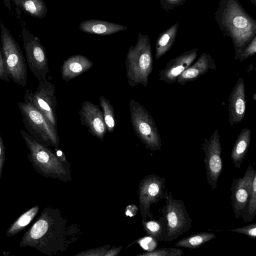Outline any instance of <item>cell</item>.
<instances>
[{
  "instance_id": "cell-13",
  "label": "cell",
  "mask_w": 256,
  "mask_h": 256,
  "mask_svg": "<svg viewBox=\"0 0 256 256\" xmlns=\"http://www.w3.org/2000/svg\"><path fill=\"white\" fill-rule=\"evenodd\" d=\"M255 171L250 164L244 176L234 179L231 184V204L236 219L241 216L248 202Z\"/></svg>"
},
{
  "instance_id": "cell-12",
  "label": "cell",
  "mask_w": 256,
  "mask_h": 256,
  "mask_svg": "<svg viewBox=\"0 0 256 256\" xmlns=\"http://www.w3.org/2000/svg\"><path fill=\"white\" fill-rule=\"evenodd\" d=\"M202 146L201 149L205 154L204 162L207 182L213 190L217 188L218 181L222 170V149L218 129L215 130L208 140L205 138Z\"/></svg>"
},
{
  "instance_id": "cell-7",
  "label": "cell",
  "mask_w": 256,
  "mask_h": 256,
  "mask_svg": "<svg viewBox=\"0 0 256 256\" xmlns=\"http://www.w3.org/2000/svg\"><path fill=\"white\" fill-rule=\"evenodd\" d=\"M166 188L164 198L166 204L160 212L164 218L167 230L163 241L170 242L188 231L192 227V219L190 217L184 202L181 200L172 197L171 192Z\"/></svg>"
},
{
  "instance_id": "cell-31",
  "label": "cell",
  "mask_w": 256,
  "mask_h": 256,
  "mask_svg": "<svg viewBox=\"0 0 256 256\" xmlns=\"http://www.w3.org/2000/svg\"><path fill=\"white\" fill-rule=\"evenodd\" d=\"M10 78L6 68L0 41V79L6 82H10Z\"/></svg>"
},
{
  "instance_id": "cell-29",
  "label": "cell",
  "mask_w": 256,
  "mask_h": 256,
  "mask_svg": "<svg viewBox=\"0 0 256 256\" xmlns=\"http://www.w3.org/2000/svg\"><path fill=\"white\" fill-rule=\"evenodd\" d=\"M256 53V36H254L240 54L238 60L240 62Z\"/></svg>"
},
{
  "instance_id": "cell-3",
  "label": "cell",
  "mask_w": 256,
  "mask_h": 256,
  "mask_svg": "<svg viewBox=\"0 0 256 256\" xmlns=\"http://www.w3.org/2000/svg\"><path fill=\"white\" fill-rule=\"evenodd\" d=\"M125 64L129 86L134 87L140 84L146 87L153 68L151 44L148 35L138 33L136 45L128 50Z\"/></svg>"
},
{
  "instance_id": "cell-32",
  "label": "cell",
  "mask_w": 256,
  "mask_h": 256,
  "mask_svg": "<svg viewBox=\"0 0 256 256\" xmlns=\"http://www.w3.org/2000/svg\"><path fill=\"white\" fill-rule=\"evenodd\" d=\"M137 242L142 248L148 252L152 250L157 246V240L150 236L142 238Z\"/></svg>"
},
{
  "instance_id": "cell-36",
  "label": "cell",
  "mask_w": 256,
  "mask_h": 256,
  "mask_svg": "<svg viewBox=\"0 0 256 256\" xmlns=\"http://www.w3.org/2000/svg\"><path fill=\"white\" fill-rule=\"evenodd\" d=\"M138 209L136 205H129L126 208L125 214L127 216H133L138 213Z\"/></svg>"
},
{
  "instance_id": "cell-5",
  "label": "cell",
  "mask_w": 256,
  "mask_h": 256,
  "mask_svg": "<svg viewBox=\"0 0 256 256\" xmlns=\"http://www.w3.org/2000/svg\"><path fill=\"white\" fill-rule=\"evenodd\" d=\"M24 127L36 142L48 147L58 148L57 128L34 105L24 94V102H18Z\"/></svg>"
},
{
  "instance_id": "cell-38",
  "label": "cell",
  "mask_w": 256,
  "mask_h": 256,
  "mask_svg": "<svg viewBox=\"0 0 256 256\" xmlns=\"http://www.w3.org/2000/svg\"><path fill=\"white\" fill-rule=\"evenodd\" d=\"M122 247L114 248L108 251V252L105 254V256H117L120 250L122 249Z\"/></svg>"
},
{
  "instance_id": "cell-34",
  "label": "cell",
  "mask_w": 256,
  "mask_h": 256,
  "mask_svg": "<svg viewBox=\"0 0 256 256\" xmlns=\"http://www.w3.org/2000/svg\"><path fill=\"white\" fill-rule=\"evenodd\" d=\"M108 251V248H93L86 250V252H81L76 255L78 256H104Z\"/></svg>"
},
{
  "instance_id": "cell-24",
  "label": "cell",
  "mask_w": 256,
  "mask_h": 256,
  "mask_svg": "<svg viewBox=\"0 0 256 256\" xmlns=\"http://www.w3.org/2000/svg\"><path fill=\"white\" fill-rule=\"evenodd\" d=\"M39 209L38 206H35L22 214L9 227L6 232V236H14L22 230L34 218Z\"/></svg>"
},
{
  "instance_id": "cell-40",
  "label": "cell",
  "mask_w": 256,
  "mask_h": 256,
  "mask_svg": "<svg viewBox=\"0 0 256 256\" xmlns=\"http://www.w3.org/2000/svg\"><path fill=\"white\" fill-rule=\"evenodd\" d=\"M250 2L254 6H256V0H250Z\"/></svg>"
},
{
  "instance_id": "cell-15",
  "label": "cell",
  "mask_w": 256,
  "mask_h": 256,
  "mask_svg": "<svg viewBox=\"0 0 256 256\" xmlns=\"http://www.w3.org/2000/svg\"><path fill=\"white\" fill-rule=\"evenodd\" d=\"M198 48H194L170 60L158 73L160 80L168 84L176 82L178 77L196 59Z\"/></svg>"
},
{
  "instance_id": "cell-18",
  "label": "cell",
  "mask_w": 256,
  "mask_h": 256,
  "mask_svg": "<svg viewBox=\"0 0 256 256\" xmlns=\"http://www.w3.org/2000/svg\"><path fill=\"white\" fill-rule=\"evenodd\" d=\"M93 64V62L85 56L80 54L71 56L62 66V78L68 82L88 71Z\"/></svg>"
},
{
  "instance_id": "cell-11",
  "label": "cell",
  "mask_w": 256,
  "mask_h": 256,
  "mask_svg": "<svg viewBox=\"0 0 256 256\" xmlns=\"http://www.w3.org/2000/svg\"><path fill=\"white\" fill-rule=\"evenodd\" d=\"M54 84L48 80H39L36 90L32 92L26 90V95L34 105L57 128L56 108L57 100Z\"/></svg>"
},
{
  "instance_id": "cell-41",
  "label": "cell",
  "mask_w": 256,
  "mask_h": 256,
  "mask_svg": "<svg viewBox=\"0 0 256 256\" xmlns=\"http://www.w3.org/2000/svg\"><path fill=\"white\" fill-rule=\"evenodd\" d=\"M255 96H256V94H254V98H254V100H256V98H255Z\"/></svg>"
},
{
  "instance_id": "cell-20",
  "label": "cell",
  "mask_w": 256,
  "mask_h": 256,
  "mask_svg": "<svg viewBox=\"0 0 256 256\" xmlns=\"http://www.w3.org/2000/svg\"><path fill=\"white\" fill-rule=\"evenodd\" d=\"M251 140V130L243 128L238 136L232 150L230 157L234 167L239 169L246 158Z\"/></svg>"
},
{
  "instance_id": "cell-28",
  "label": "cell",
  "mask_w": 256,
  "mask_h": 256,
  "mask_svg": "<svg viewBox=\"0 0 256 256\" xmlns=\"http://www.w3.org/2000/svg\"><path fill=\"white\" fill-rule=\"evenodd\" d=\"M184 252L180 248H162L150 252L139 254L140 256H181Z\"/></svg>"
},
{
  "instance_id": "cell-2",
  "label": "cell",
  "mask_w": 256,
  "mask_h": 256,
  "mask_svg": "<svg viewBox=\"0 0 256 256\" xmlns=\"http://www.w3.org/2000/svg\"><path fill=\"white\" fill-rule=\"evenodd\" d=\"M62 224L58 210L44 208L36 222L24 234L20 246L32 248L49 256L56 254L60 249Z\"/></svg>"
},
{
  "instance_id": "cell-26",
  "label": "cell",
  "mask_w": 256,
  "mask_h": 256,
  "mask_svg": "<svg viewBox=\"0 0 256 256\" xmlns=\"http://www.w3.org/2000/svg\"><path fill=\"white\" fill-rule=\"evenodd\" d=\"M100 106L102 108V112L107 132H114L116 124V120L114 108L110 102L102 95L100 97Z\"/></svg>"
},
{
  "instance_id": "cell-14",
  "label": "cell",
  "mask_w": 256,
  "mask_h": 256,
  "mask_svg": "<svg viewBox=\"0 0 256 256\" xmlns=\"http://www.w3.org/2000/svg\"><path fill=\"white\" fill-rule=\"evenodd\" d=\"M80 123L92 135L102 141L107 132L104 115L100 107L90 101H84L79 112Z\"/></svg>"
},
{
  "instance_id": "cell-33",
  "label": "cell",
  "mask_w": 256,
  "mask_h": 256,
  "mask_svg": "<svg viewBox=\"0 0 256 256\" xmlns=\"http://www.w3.org/2000/svg\"><path fill=\"white\" fill-rule=\"evenodd\" d=\"M161 8L166 12L184 4L186 0H159Z\"/></svg>"
},
{
  "instance_id": "cell-4",
  "label": "cell",
  "mask_w": 256,
  "mask_h": 256,
  "mask_svg": "<svg viewBox=\"0 0 256 256\" xmlns=\"http://www.w3.org/2000/svg\"><path fill=\"white\" fill-rule=\"evenodd\" d=\"M20 133L29 150L28 158L38 173L60 180H70V172L53 151L36 142L24 130L21 129Z\"/></svg>"
},
{
  "instance_id": "cell-39",
  "label": "cell",
  "mask_w": 256,
  "mask_h": 256,
  "mask_svg": "<svg viewBox=\"0 0 256 256\" xmlns=\"http://www.w3.org/2000/svg\"><path fill=\"white\" fill-rule=\"evenodd\" d=\"M4 6L9 10H11L10 1L13 0H2Z\"/></svg>"
},
{
  "instance_id": "cell-6",
  "label": "cell",
  "mask_w": 256,
  "mask_h": 256,
  "mask_svg": "<svg viewBox=\"0 0 256 256\" xmlns=\"http://www.w3.org/2000/svg\"><path fill=\"white\" fill-rule=\"evenodd\" d=\"M129 110L133 130L146 148L152 152L160 150V134L152 115L143 106L133 99L130 100Z\"/></svg>"
},
{
  "instance_id": "cell-35",
  "label": "cell",
  "mask_w": 256,
  "mask_h": 256,
  "mask_svg": "<svg viewBox=\"0 0 256 256\" xmlns=\"http://www.w3.org/2000/svg\"><path fill=\"white\" fill-rule=\"evenodd\" d=\"M5 162V148L0 134V180Z\"/></svg>"
},
{
  "instance_id": "cell-37",
  "label": "cell",
  "mask_w": 256,
  "mask_h": 256,
  "mask_svg": "<svg viewBox=\"0 0 256 256\" xmlns=\"http://www.w3.org/2000/svg\"><path fill=\"white\" fill-rule=\"evenodd\" d=\"M54 151L56 156L62 162H67L65 156L62 151L60 150L58 148H54Z\"/></svg>"
},
{
  "instance_id": "cell-23",
  "label": "cell",
  "mask_w": 256,
  "mask_h": 256,
  "mask_svg": "<svg viewBox=\"0 0 256 256\" xmlns=\"http://www.w3.org/2000/svg\"><path fill=\"white\" fill-rule=\"evenodd\" d=\"M216 238V236L214 232H200L179 240L175 243L174 246L176 247L196 249Z\"/></svg>"
},
{
  "instance_id": "cell-30",
  "label": "cell",
  "mask_w": 256,
  "mask_h": 256,
  "mask_svg": "<svg viewBox=\"0 0 256 256\" xmlns=\"http://www.w3.org/2000/svg\"><path fill=\"white\" fill-rule=\"evenodd\" d=\"M246 235L252 239L256 238V224H247L246 226L228 230Z\"/></svg>"
},
{
  "instance_id": "cell-16",
  "label": "cell",
  "mask_w": 256,
  "mask_h": 256,
  "mask_svg": "<svg viewBox=\"0 0 256 256\" xmlns=\"http://www.w3.org/2000/svg\"><path fill=\"white\" fill-rule=\"evenodd\" d=\"M244 80L240 78L230 94L228 99V121L231 126L240 123L246 110Z\"/></svg>"
},
{
  "instance_id": "cell-17",
  "label": "cell",
  "mask_w": 256,
  "mask_h": 256,
  "mask_svg": "<svg viewBox=\"0 0 256 256\" xmlns=\"http://www.w3.org/2000/svg\"><path fill=\"white\" fill-rule=\"evenodd\" d=\"M214 60L210 54L203 52L193 64L186 69L177 78L176 82L184 86L194 81L203 76L210 70H216Z\"/></svg>"
},
{
  "instance_id": "cell-8",
  "label": "cell",
  "mask_w": 256,
  "mask_h": 256,
  "mask_svg": "<svg viewBox=\"0 0 256 256\" xmlns=\"http://www.w3.org/2000/svg\"><path fill=\"white\" fill-rule=\"evenodd\" d=\"M2 48L9 74L13 81L24 86L26 84L27 67L21 49L9 30L0 23Z\"/></svg>"
},
{
  "instance_id": "cell-19",
  "label": "cell",
  "mask_w": 256,
  "mask_h": 256,
  "mask_svg": "<svg viewBox=\"0 0 256 256\" xmlns=\"http://www.w3.org/2000/svg\"><path fill=\"white\" fill-rule=\"evenodd\" d=\"M127 28L128 27L124 25L100 20H85L79 25V29L82 32L101 36L110 35Z\"/></svg>"
},
{
  "instance_id": "cell-9",
  "label": "cell",
  "mask_w": 256,
  "mask_h": 256,
  "mask_svg": "<svg viewBox=\"0 0 256 256\" xmlns=\"http://www.w3.org/2000/svg\"><path fill=\"white\" fill-rule=\"evenodd\" d=\"M22 36L26 58L30 71L38 80H48L50 69L45 48L40 39L24 26Z\"/></svg>"
},
{
  "instance_id": "cell-10",
  "label": "cell",
  "mask_w": 256,
  "mask_h": 256,
  "mask_svg": "<svg viewBox=\"0 0 256 256\" xmlns=\"http://www.w3.org/2000/svg\"><path fill=\"white\" fill-rule=\"evenodd\" d=\"M166 182L165 178L152 174L146 176L140 182L138 196L142 221H145L147 216L152 218V214L150 212L151 204L164 198Z\"/></svg>"
},
{
  "instance_id": "cell-1",
  "label": "cell",
  "mask_w": 256,
  "mask_h": 256,
  "mask_svg": "<svg viewBox=\"0 0 256 256\" xmlns=\"http://www.w3.org/2000/svg\"><path fill=\"white\" fill-rule=\"evenodd\" d=\"M214 14L223 36L232 42L234 59L238 60L240 54L256 36V21L238 0H220Z\"/></svg>"
},
{
  "instance_id": "cell-27",
  "label": "cell",
  "mask_w": 256,
  "mask_h": 256,
  "mask_svg": "<svg viewBox=\"0 0 256 256\" xmlns=\"http://www.w3.org/2000/svg\"><path fill=\"white\" fill-rule=\"evenodd\" d=\"M256 215V170L254 172L252 187V191L241 216L244 222H250Z\"/></svg>"
},
{
  "instance_id": "cell-21",
  "label": "cell",
  "mask_w": 256,
  "mask_h": 256,
  "mask_svg": "<svg viewBox=\"0 0 256 256\" xmlns=\"http://www.w3.org/2000/svg\"><path fill=\"white\" fill-rule=\"evenodd\" d=\"M178 24L176 23L160 33L156 42V60L166 54L173 46L176 36Z\"/></svg>"
},
{
  "instance_id": "cell-25",
  "label": "cell",
  "mask_w": 256,
  "mask_h": 256,
  "mask_svg": "<svg viewBox=\"0 0 256 256\" xmlns=\"http://www.w3.org/2000/svg\"><path fill=\"white\" fill-rule=\"evenodd\" d=\"M144 229L146 234L157 241H162L166 234L167 226L164 218L162 216L158 220L142 221Z\"/></svg>"
},
{
  "instance_id": "cell-22",
  "label": "cell",
  "mask_w": 256,
  "mask_h": 256,
  "mask_svg": "<svg viewBox=\"0 0 256 256\" xmlns=\"http://www.w3.org/2000/svg\"><path fill=\"white\" fill-rule=\"evenodd\" d=\"M12 2L22 10L36 18H44L48 12L44 0H13Z\"/></svg>"
}]
</instances>
